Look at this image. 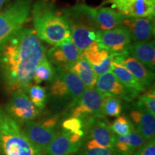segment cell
<instances>
[{"instance_id": "cell-1", "label": "cell", "mask_w": 155, "mask_h": 155, "mask_svg": "<svg viewBox=\"0 0 155 155\" xmlns=\"http://www.w3.org/2000/svg\"><path fill=\"white\" fill-rule=\"evenodd\" d=\"M46 48L33 29L22 28L0 45V73L12 94L27 91L32 85L35 70L46 58Z\"/></svg>"}, {"instance_id": "cell-2", "label": "cell", "mask_w": 155, "mask_h": 155, "mask_svg": "<svg viewBox=\"0 0 155 155\" xmlns=\"http://www.w3.org/2000/svg\"><path fill=\"white\" fill-rule=\"evenodd\" d=\"M31 17L33 30L41 41L54 45L71 39L68 19L53 4L45 0L37 1L32 6Z\"/></svg>"}, {"instance_id": "cell-3", "label": "cell", "mask_w": 155, "mask_h": 155, "mask_svg": "<svg viewBox=\"0 0 155 155\" xmlns=\"http://www.w3.org/2000/svg\"><path fill=\"white\" fill-rule=\"evenodd\" d=\"M96 9V7L82 3L62 9L71 26V41L81 54L96 41L99 30L95 18Z\"/></svg>"}, {"instance_id": "cell-4", "label": "cell", "mask_w": 155, "mask_h": 155, "mask_svg": "<svg viewBox=\"0 0 155 155\" xmlns=\"http://www.w3.org/2000/svg\"><path fill=\"white\" fill-rule=\"evenodd\" d=\"M5 111L0 116V155H44Z\"/></svg>"}, {"instance_id": "cell-5", "label": "cell", "mask_w": 155, "mask_h": 155, "mask_svg": "<svg viewBox=\"0 0 155 155\" xmlns=\"http://www.w3.org/2000/svg\"><path fill=\"white\" fill-rule=\"evenodd\" d=\"M32 0H15L0 11V45L30 20Z\"/></svg>"}, {"instance_id": "cell-6", "label": "cell", "mask_w": 155, "mask_h": 155, "mask_svg": "<svg viewBox=\"0 0 155 155\" xmlns=\"http://www.w3.org/2000/svg\"><path fill=\"white\" fill-rule=\"evenodd\" d=\"M50 83V96L58 101L75 102L86 89L76 75L65 70L56 68L55 76Z\"/></svg>"}, {"instance_id": "cell-7", "label": "cell", "mask_w": 155, "mask_h": 155, "mask_svg": "<svg viewBox=\"0 0 155 155\" xmlns=\"http://www.w3.org/2000/svg\"><path fill=\"white\" fill-rule=\"evenodd\" d=\"M85 132L83 148H115L116 135L104 116L83 121Z\"/></svg>"}, {"instance_id": "cell-8", "label": "cell", "mask_w": 155, "mask_h": 155, "mask_svg": "<svg viewBox=\"0 0 155 155\" xmlns=\"http://www.w3.org/2000/svg\"><path fill=\"white\" fill-rule=\"evenodd\" d=\"M105 95L96 88H86L82 95L75 102L70 104L68 115L80 118L83 121L96 117H102V106Z\"/></svg>"}, {"instance_id": "cell-9", "label": "cell", "mask_w": 155, "mask_h": 155, "mask_svg": "<svg viewBox=\"0 0 155 155\" xmlns=\"http://www.w3.org/2000/svg\"><path fill=\"white\" fill-rule=\"evenodd\" d=\"M11 94L6 114L15 121L19 124L33 121L40 115V111L31 102L25 91L18 90Z\"/></svg>"}, {"instance_id": "cell-10", "label": "cell", "mask_w": 155, "mask_h": 155, "mask_svg": "<svg viewBox=\"0 0 155 155\" xmlns=\"http://www.w3.org/2000/svg\"><path fill=\"white\" fill-rule=\"evenodd\" d=\"M96 42L114 55H129L128 48L131 40L128 31L124 27H119L113 30L99 31Z\"/></svg>"}, {"instance_id": "cell-11", "label": "cell", "mask_w": 155, "mask_h": 155, "mask_svg": "<svg viewBox=\"0 0 155 155\" xmlns=\"http://www.w3.org/2000/svg\"><path fill=\"white\" fill-rule=\"evenodd\" d=\"M81 57L71 39L55 44L46 52V58L55 68L70 71L73 64Z\"/></svg>"}, {"instance_id": "cell-12", "label": "cell", "mask_w": 155, "mask_h": 155, "mask_svg": "<svg viewBox=\"0 0 155 155\" xmlns=\"http://www.w3.org/2000/svg\"><path fill=\"white\" fill-rule=\"evenodd\" d=\"M108 4L124 17L154 19L155 0H106L101 5Z\"/></svg>"}, {"instance_id": "cell-13", "label": "cell", "mask_w": 155, "mask_h": 155, "mask_svg": "<svg viewBox=\"0 0 155 155\" xmlns=\"http://www.w3.org/2000/svg\"><path fill=\"white\" fill-rule=\"evenodd\" d=\"M21 129L29 140L44 154L48 145L58 134L56 127L50 126L45 121L25 122Z\"/></svg>"}, {"instance_id": "cell-14", "label": "cell", "mask_w": 155, "mask_h": 155, "mask_svg": "<svg viewBox=\"0 0 155 155\" xmlns=\"http://www.w3.org/2000/svg\"><path fill=\"white\" fill-rule=\"evenodd\" d=\"M128 31L131 42L150 41L155 32L154 19L149 17H124L121 26Z\"/></svg>"}, {"instance_id": "cell-15", "label": "cell", "mask_w": 155, "mask_h": 155, "mask_svg": "<svg viewBox=\"0 0 155 155\" xmlns=\"http://www.w3.org/2000/svg\"><path fill=\"white\" fill-rule=\"evenodd\" d=\"M95 88L106 96L119 97L127 101H131L139 95L126 88L119 82L111 71L98 75Z\"/></svg>"}, {"instance_id": "cell-16", "label": "cell", "mask_w": 155, "mask_h": 155, "mask_svg": "<svg viewBox=\"0 0 155 155\" xmlns=\"http://www.w3.org/2000/svg\"><path fill=\"white\" fill-rule=\"evenodd\" d=\"M81 56L91 65L97 76L111 71L113 55L108 50L100 47L97 42L89 45L83 52Z\"/></svg>"}, {"instance_id": "cell-17", "label": "cell", "mask_w": 155, "mask_h": 155, "mask_svg": "<svg viewBox=\"0 0 155 155\" xmlns=\"http://www.w3.org/2000/svg\"><path fill=\"white\" fill-rule=\"evenodd\" d=\"M129 116L135 129L147 141L154 138V116L137 104H136L135 108L131 111Z\"/></svg>"}, {"instance_id": "cell-18", "label": "cell", "mask_w": 155, "mask_h": 155, "mask_svg": "<svg viewBox=\"0 0 155 155\" xmlns=\"http://www.w3.org/2000/svg\"><path fill=\"white\" fill-rule=\"evenodd\" d=\"M129 55L154 71L155 68V45L154 40L147 42H131L128 48Z\"/></svg>"}, {"instance_id": "cell-19", "label": "cell", "mask_w": 155, "mask_h": 155, "mask_svg": "<svg viewBox=\"0 0 155 155\" xmlns=\"http://www.w3.org/2000/svg\"><path fill=\"white\" fill-rule=\"evenodd\" d=\"M83 143H75L71 140L66 131H62L46 148L48 155H72L79 152Z\"/></svg>"}, {"instance_id": "cell-20", "label": "cell", "mask_w": 155, "mask_h": 155, "mask_svg": "<svg viewBox=\"0 0 155 155\" xmlns=\"http://www.w3.org/2000/svg\"><path fill=\"white\" fill-rule=\"evenodd\" d=\"M95 18L98 30L106 31L121 27L124 17L112 7L101 5L96 7Z\"/></svg>"}, {"instance_id": "cell-21", "label": "cell", "mask_w": 155, "mask_h": 155, "mask_svg": "<svg viewBox=\"0 0 155 155\" xmlns=\"http://www.w3.org/2000/svg\"><path fill=\"white\" fill-rule=\"evenodd\" d=\"M133 76L144 86L145 88L152 87L154 81V74L152 71L145 67L142 63L131 55H127L121 63Z\"/></svg>"}, {"instance_id": "cell-22", "label": "cell", "mask_w": 155, "mask_h": 155, "mask_svg": "<svg viewBox=\"0 0 155 155\" xmlns=\"http://www.w3.org/2000/svg\"><path fill=\"white\" fill-rule=\"evenodd\" d=\"M111 71L121 84H123L126 88L131 91L139 94L140 93L146 91V88L143 86L121 63L112 62Z\"/></svg>"}, {"instance_id": "cell-23", "label": "cell", "mask_w": 155, "mask_h": 155, "mask_svg": "<svg viewBox=\"0 0 155 155\" xmlns=\"http://www.w3.org/2000/svg\"><path fill=\"white\" fill-rule=\"evenodd\" d=\"M70 71L78 77L86 88H95L98 76L95 73L91 65L82 56L73 64Z\"/></svg>"}, {"instance_id": "cell-24", "label": "cell", "mask_w": 155, "mask_h": 155, "mask_svg": "<svg viewBox=\"0 0 155 155\" xmlns=\"http://www.w3.org/2000/svg\"><path fill=\"white\" fill-rule=\"evenodd\" d=\"M56 75V68L45 58L35 70L32 81L35 85L44 82H51Z\"/></svg>"}, {"instance_id": "cell-25", "label": "cell", "mask_w": 155, "mask_h": 155, "mask_svg": "<svg viewBox=\"0 0 155 155\" xmlns=\"http://www.w3.org/2000/svg\"><path fill=\"white\" fill-rule=\"evenodd\" d=\"M26 93L31 102L40 111L45 107L48 93L45 87H42L40 85H31L27 90Z\"/></svg>"}, {"instance_id": "cell-26", "label": "cell", "mask_w": 155, "mask_h": 155, "mask_svg": "<svg viewBox=\"0 0 155 155\" xmlns=\"http://www.w3.org/2000/svg\"><path fill=\"white\" fill-rule=\"evenodd\" d=\"M122 109L123 106L121 98L116 96L105 95L102 106V113L104 116L117 117L121 115Z\"/></svg>"}, {"instance_id": "cell-27", "label": "cell", "mask_w": 155, "mask_h": 155, "mask_svg": "<svg viewBox=\"0 0 155 155\" xmlns=\"http://www.w3.org/2000/svg\"><path fill=\"white\" fill-rule=\"evenodd\" d=\"M110 126L113 132L117 136L127 134L134 129V126L131 120L122 115L117 116Z\"/></svg>"}, {"instance_id": "cell-28", "label": "cell", "mask_w": 155, "mask_h": 155, "mask_svg": "<svg viewBox=\"0 0 155 155\" xmlns=\"http://www.w3.org/2000/svg\"><path fill=\"white\" fill-rule=\"evenodd\" d=\"M137 104L142 106L151 114L155 116V91L153 86L150 90L144 91L142 94L139 95Z\"/></svg>"}, {"instance_id": "cell-29", "label": "cell", "mask_w": 155, "mask_h": 155, "mask_svg": "<svg viewBox=\"0 0 155 155\" xmlns=\"http://www.w3.org/2000/svg\"><path fill=\"white\" fill-rule=\"evenodd\" d=\"M61 127L63 131L68 132H78L83 129L84 122L80 118L69 116L62 122Z\"/></svg>"}, {"instance_id": "cell-30", "label": "cell", "mask_w": 155, "mask_h": 155, "mask_svg": "<svg viewBox=\"0 0 155 155\" xmlns=\"http://www.w3.org/2000/svg\"><path fill=\"white\" fill-rule=\"evenodd\" d=\"M80 155H121L115 148L85 149L81 147Z\"/></svg>"}, {"instance_id": "cell-31", "label": "cell", "mask_w": 155, "mask_h": 155, "mask_svg": "<svg viewBox=\"0 0 155 155\" xmlns=\"http://www.w3.org/2000/svg\"><path fill=\"white\" fill-rule=\"evenodd\" d=\"M132 155H155V139L147 140Z\"/></svg>"}, {"instance_id": "cell-32", "label": "cell", "mask_w": 155, "mask_h": 155, "mask_svg": "<svg viewBox=\"0 0 155 155\" xmlns=\"http://www.w3.org/2000/svg\"><path fill=\"white\" fill-rule=\"evenodd\" d=\"M8 0H0V11H1V8L2 7V6L4 5L6 2H7Z\"/></svg>"}, {"instance_id": "cell-33", "label": "cell", "mask_w": 155, "mask_h": 155, "mask_svg": "<svg viewBox=\"0 0 155 155\" xmlns=\"http://www.w3.org/2000/svg\"><path fill=\"white\" fill-rule=\"evenodd\" d=\"M2 111H3V110L2 109L1 107H0V116H1V115H2Z\"/></svg>"}]
</instances>
